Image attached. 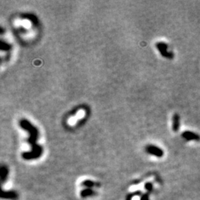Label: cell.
I'll return each mask as SVG.
<instances>
[{"label":"cell","instance_id":"5b68a950","mask_svg":"<svg viewBox=\"0 0 200 200\" xmlns=\"http://www.w3.org/2000/svg\"><path fill=\"white\" fill-rule=\"evenodd\" d=\"M180 127V116L178 113L174 114L172 117V129L174 132H177Z\"/></svg>","mask_w":200,"mask_h":200},{"label":"cell","instance_id":"3957f363","mask_svg":"<svg viewBox=\"0 0 200 200\" xmlns=\"http://www.w3.org/2000/svg\"><path fill=\"white\" fill-rule=\"evenodd\" d=\"M145 150L148 154L156 156L157 157H162L164 154L163 151L160 147H157L156 145H149L146 146Z\"/></svg>","mask_w":200,"mask_h":200},{"label":"cell","instance_id":"7a4b0ae2","mask_svg":"<svg viewBox=\"0 0 200 200\" xmlns=\"http://www.w3.org/2000/svg\"><path fill=\"white\" fill-rule=\"evenodd\" d=\"M156 47L157 50L159 51L160 54L162 55L163 57L168 59V60H173V59H174V53H173V52L168 51V50H167L168 45L166 43L162 42H157V43L156 44Z\"/></svg>","mask_w":200,"mask_h":200},{"label":"cell","instance_id":"277c9868","mask_svg":"<svg viewBox=\"0 0 200 200\" xmlns=\"http://www.w3.org/2000/svg\"><path fill=\"white\" fill-rule=\"evenodd\" d=\"M182 137L187 141H200V135L190 131H184L182 134Z\"/></svg>","mask_w":200,"mask_h":200},{"label":"cell","instance_id":"8992f818","mask_svg":"<svg viewBox=\"0 0 200 200\" xmlns=\"http://www.w3.org/2000/svg\"><path fill=\"white\" fill-rule=\"evenodd\" d=\"M9 49H10V45L9 44L6 43L4 41L1 42V50H2V51H8Z\"/></svg>","mask_w":200,"mask_h":200},{"label":"cell","instance_id":"6da1fadb","mask_svg":"<svg viewBox=\"0 0 200 200\" xmlns=\"http://www.w3.org/2000/svg\"><path fill=\"white\" fill-rule=\"evenodd\" d=\"M20 127L22 129H25L30 134V137H29V143H30L33 147V151L31 153H28V154H25L23 156L26 159H30V158H35V157H38L40 155V153L42 151L41 147L37 145V140L39 136V131L36 127L33 125L31 123L25 119H22L19 122Z\"/></svg>","mask_w":200,"mask_h":200}]
</instances>
